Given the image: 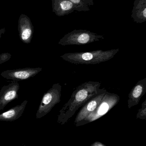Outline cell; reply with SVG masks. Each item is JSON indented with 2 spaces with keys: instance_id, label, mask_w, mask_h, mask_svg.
<instances>
[{
  "instance_id": "cell-13",
  "label": "cell",
  "mask_w": 146,
  "mask_h": 146,
  "mask_svg": "<svg viewBox=\"0 0 146 146\" xmlns=\"http://www.w3.org/2000/svg\"><path fill=\"white\" fill-rule=\"evenodd\" d=\"M131 17L138 24L146 21V0L135 1Z\"/></svg>"
},
{
  "instance_id": "cell-8",
  "label": "cell",
  "mask_w": 146,
  "mask_h": 146,
  "mask_svg": "<svg viewBox=\"0 0 146 146\" xmlns=\"http://www.w3.org/2000/svg\"><path fill=\"white\" fill-rule=\"evenodd\" d=\"M19 85L17 81H13L8 85L4 86L0 91V111L13 100L19 98L18 92Z\"/></svg>"
},
{
  "instance_id": "cell-18",
  "label": "cell",
  "mask_w": 146,
  "mask_h": 146,
  "mask_svg": "<svg viewBox=\"0 0 146 146\" xmlns=\"http://www.w3.org/2000/svg\"><path fill=\"white\" fill-rule=\"evenodd\" d=\"M22 146H27L26 145H25V144H23V145H22Z\"/></svg>"
},
{
  "instance_id": "cell-5",
  "label": "cell",
  "mask_w": 146,
  "mask_h": 146,
  "mask_svg": "<svg viewBox=\"0 0 146 146\" xmlns=\"http://www.w3.org/2000/svg\"><path fill=\"white\" fill-rule=\"evenodd\" d=\"M120 100V96L116 94L106 92L96 110L84 121L91 122L100 118L115 106Z\"/></svg>"
},
{
  "instance_id": "cell-11",
  "label": "cell",
  "mask_w": 146,
  "mask_h": 146,
  "mask_svg": "<svg viewBox=\"0 0 146 146\" xmlns=\"http://www.w3.org/2000/svg\"><path fill=\"white\" fill-rule=\"evenodd\" d=\"M53 12L57 16L61 17L76 10L74 4L69 0H51Z\"/></svg>"
},
{
  "instance_id": "cell-1",
  "label": "cell",
  "mask_w": 146,
  "mask_h": 146,
  "mask_svg": "<svg viewBox=\"0 0 146 146\" xmlns=\"http://www.w3.org/2000/svg\"><path fill=\"white\" fill-rule=\"evenodd\" d=\"M101 85L99 82L90 81L75 88L69 100L60 111L58 121H66L71 117L79 108L99 93L103 89L100 88Z\"/></svg>"
},
{
  "instance_id": "cell-6",
  "label": "cell",
  "mask_w": 146,
  "mask_h": 146,
  "mask_svg": "<svg viewBox=\"0 0 146 146\" xmlns=\"http://www.w3.org/2000/svg\"><path fill=\"white\" fill-rule=\"evenodd\" d=\"M42 70L41 68H19L3 71L1 73V75L7 80H12L13 81H18L27 80L34 77Z\"/></svg>"
},
{
  "instance_id": "cell-7",
  "label": "cell",
  "mask_w": 146,
  "mask_h": 146,
  "mask_svg": "<svg viewBox=\"0 0 146 146\" xmlns=\"http://www.w3.org/2000/svg\"><path fill=\"white\" fill-rule=\"evenodd\" d=\"M18 31L20 39L25 44L30 43L33 36L34 29L30 18L21 14L18 20Z\"/></svg>"
},
{
  "instance_id": "cell-12",
  "label": "cell",
  "mask_w": 146,
  "mask_h": 146,
  "mask_svg": "<svg viewBox=\"0 0 146 146\" xmlns=\"http://www.w3.org/2000/svg\"><path fill=\"white\" fill-rule=\"evenodd\" d=\"M27 102L28 100H24L21 104L0 114V121H13L19 119L24 113Z\"/></svg>"
},
{
  "instance_id": "cell-4",
  "label": "cell",
  "mask_w": 146,
  "mask_h": 146,
  "mask_svg": "<svg viewBox=\"0 0 146 146\" xmlns=\"http://www.w3.org/2000/svg\"><path fill=\"white\" fill-rule=\"evenodd\" d=\"M61 84L55 83L45 93L36 113L37 119H40L46 115L56 105L61 102Z\"/></svg>"
},
{
  "instance_id": "cell-10",
  "label": "cell",
  "mask_w": 146,
  "mask_h": 146,
  "mask_svg": "<svg viewBox=\"0 0 146 146\" xmlns=\"http://www.w3.org/2000/svg\"><path fill=\"white\" fill-rule=\"evenodd\" d=\"M146 92V78L139 81L129 94L128 106L129 109L137 105Z\"/></svg>"
},
{
  "instance_id": "cell-9",
  "label": "cell",
  "mask_w": 146,
  "mask_h": 146,
  "mask_svg": "<svg viewBox=\"0 0 146 146\" xmlns=\"http://www.w3.org/2000/svg\"><path fill=\"white\" fill-rule=\"evenodd\" d=\"M106 92V89L104 88H103L99 93L93 97L85 104L84 105L77 115L75 119V122L78 123L84 121L88 115L94 111L98 106Z\"/></svg>"
},
{
  "instance_id": "cell-14",
  "label": "cell",
  "mask_w": 146,
  "mask_h": 146,
  "mask_svg": "<svg viewBox=\"0 0 146 146\" xmlns=\"http://www.w3.org/2000/svg\"><path fill=\"white\" fill-rule=\"evenodd\" d=\"M73 3L76 8V11H88L90 7L93 5V0H69Z\"/></svg>"
},
{
  "instance_id": "cell-2",
  "label": "cell",
  "mask_w": 146,
  "mask_h": 146,
  "mask_svg": "<svg viewBox=\"0 0 146 146\" xmlns=\"http://www.w3.org/2000/svg\"><path fill=\"white\" fill-rule=\"evenodd\" d=\"M119 51V49L97 50L87 52L67 53L61 56L63 60L74 64L95 65L111 60Z\"/></svg>"
},
{
  "instance_id": "cell-17",
  "label": "cell",
  "mask_w": 146,
  "mask_h": 146,
  "mask_svg": "<svg viewBox=\"0 0 146 146\" xmlns=\"http://www.w3.org/2000/svg\"><path fill=\"white\" fill-rule=\"evenodd\" d=\"M5 31H6V30L5 28H2L0 30V38L1 37L2 35L5 33Z\"/></svg>"
},
{
  "instance_id": "cell-15",
  "label": "cell",
  "mask_w": 146,
  "mask_h": 146,
  "mask_svg": "<svg viewBox=\"0 0 146 146\" xmlns=\"http://www.w3.org/2000/svg\"><path fill=\"white\" fill-rule=\"evenodd\" d=\"M146 100H145L141 105V107L139 110L137 117L141 118H145L146 117Z\"/></svg>"
},
{
  "instance_id": "cell-3",
  "label": "cell",
  "mask_w": 146,
  "mask_h": 146,
  "mask_svg": "<svg viewBox=\"0 0 146 146\" xmlns=\"http://www.w3.org/2000/svg\"><path fill=\"white\" fill-rule=\"evenodd\" d=\"M104 39L103 35L89 31L74 30L64 35L58 44L62 46L85 45Z\"/></svg>"
},
{
  "instance_id": "cell-16",
  "label": "cell",
  "mask_w": 146,
  "mask_h": 146,
  "mask_svg": "<svg viewBox=\"0 0 146 146\" xmlns=\"http://www.w3.org/2000/svg\"><path fill=\"white\" fill-rule=\"evenodd\" d=\"M11 55L8 53H2L0 54V64H3L4 62L10 60Z\"/></svg>"
}]
</instances>
